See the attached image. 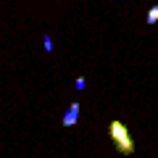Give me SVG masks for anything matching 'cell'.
<instances>
[{
	"mask_svg": "<svg viewBox=\"0 0 158 158\" xmlns=\"http://www.w3.org/2000/svg\"><path fill=\"white\" fill-rule=\"evenodd\" d=\"M79 121V103H71V108L66 111V116H63V124L66 127H74Z\"/></svg>",
	"mask_w": 158,
	"mask_h": 158,
	"instance_id": "7a4b0ae2",
	"label": "cell"
},
{
	"mask_svg": "<svg viewBox=\"0 0 158 158\" xmlns=\"http://www.w3.org/2000/svg\"><path fill=\"white\" fill-rule=\"evenodd\" d=\"M156 21H158V6H153L148 11V24H156Z\"/></svg>",
	"mask_w": 158,
	"mask_h": 158,
	"instance_id": "3957f363",
	"label": "cell"
},
{
	"mask_svg": "<svg viewBox=\"0 0 158 158\" xmlns=\"http://www.w3.org/2000/svg\"><path fill=\"white\" fill-rule=\"evenodd\" d=\"M108 135H111V140L116 142V148L124 153V156H132V153H135V140H132V135H129V129H127L124 121L113 118L111 124H108Z\"/></svg>",
	"mask_w": 158,
	"mask_h": 158,
	"instance_id": "6da1fadb",
	"label": "cell"
}]
</instances>
